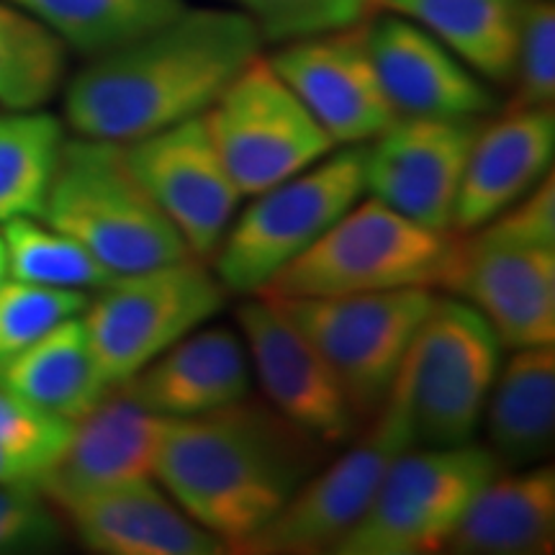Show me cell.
<instances>
[{
  "label": "cell",
  "mask_w": 555,
  "mask_h": 555,
  "mask_svg": "<svg viewBox=\"0 0 555 555\" xmlns=\"http://www.w3.org/2000/svg\"><path fill=\"white\" fill-rule=\"evenodd\" d=\"M247 11L189 9L142 37L95 54L69 80L65 119L78 137L134 142L206 114L260 54Z\"/></svg>",
  "instance_id": "cell-1"
},
{
  "label": "cell",
  "mask_w": 555,
  "mask_h": 555,
  "mask_svg": "<svg viewBox=\"0 0 555 555\" xmlns=\"http://www.w3.org/2000/svg\"><path fill=\"white\" fill-rule=\"evenodd\" d=\"M327 446L249 397L196 416H165L155 481L229 553L258 535Z\"/></svg>",
  "instance_id": "cell-2"
},
{
  "label": "cell",
  "mask_w": 555,
  "mask_h": 555,
  "mask_svg": "<svg viewBox=\"0 0 555 555\" xmlns=\"http://www.w3.org/2000/svg\"><path fill=\"white\" fill-rule=\"evenodd\" d=\"M39 219L80 242L114 275L191 258L178 229L131 172L121 142L65 139Z\"/></svg>",
  "instance_id": "cell-3"
},
{
  "label": "cell",
  "mask_w": 555,
  "mask_h": 555,
  "mask_svg": "<svg viewBox=\"0 0 555 555\" xmlns=\"http://www.w3.org/2000/svg\"><path fill=\"white\" fill-rule=\"evenodd\" d=\"M457 234L422 227L376 198L352 204L260 296L327 298L397 288H448Z\"/></svg>",
  "instance_id": "cell-4"
},
{
  "label": "cell",
  "mask_w": 555,
  "mask_h": 555,
  "mask_svg": "<svg viewBox=\"0 0 555 555\" xmlns=\"http://www.w3.org/2000/svg\"><path fill=\"white\" fill-rule=\"evenodd\" d=\"M502 350L494 327L468 301L435 296L391 388L412 448L474 442Z\"/></svg>",
  "instance_id": "cell-5"
},
{
  "label": "cell",
  "mask_w": 555,
  "mask_h": 555,
  "mask_svg": "<svg viewBox=\"0 0 555 555\" xmlns=\"http://www.w3.org/2000/svg\"><path fill=\"white\" fill-rule=\"evenodd\" d=\"M363 193V150H332L311 168L253 196L211 255L214 273L229 294H260Z\"/></svg>",
  "instance_id": "cell-6"
},
{
  "label": "cell",
  "mask_w": 555,
  "mask_h": 555,
  "mask_svg": "<svg viewBox=\"0 0 555 555\" xmlns=\"http://www.w3.org/2000/svg\"><path fill=\"white\" fill-rule=\"evenodd\" d=\"M227 294L214 268L196 255L116 275L80 314L101 373L111 386L124 384L217 317Z\"/></svg>",
  "instance_id": "cell-7"
},
{
  "label": "cell",
  "mask_w": 555,
  "mask_h": 555,
  "mask_svg": "<svg viewBox=\"0 0 555 555\" xmlns=\"http://www.w3.org/2000/svg\"><path fill=\"white\" fill-rule=\"evenodd\" d=\"M437 291L397 288L327 298H273L317 347L360 422L384 406Z\"/></svg>",
  "instance_id": "cell-8"
},
{
  "label": "cell",
  "mask_w": 555,
  "mask_h": 555,
  "mask_svg": "<svg viewBox=\"0 0 555 555\" xmlns=\"http://www.w3.org/2000/svg\"><path fill=\"white\" fill-rule=\"evenodd\" d=\"M204 116L242 196H258L335 150L322 124L260 54Z\"/></svg>",
  "instance_id": "cell-9"
},
{
  "label": "cell",
  "mask_w": 555,
  "mask_h": 555,
  "mask_svg": "<svg viewBox=\"0 0 555 555\" xmlns=\"http://www.w3.org/2000/svg\"><path fill=\"white\" fill-rule=\"evenodd\" d=\"M412 448L399 401L388 393L371 425L337 461L322 463L258 535L240 553L317 555L332 553L376 499L391 463Z\"/></svg>",
  "instance_id": "cell-10"
},
{
  "label": "cell",
  "mask_w": 555,
  "mask_h": 555,
  "mask_svg": "<svg viewBox=\"0 0 555 555\" xmlns=\"http://www.w3.org/2000/svg\"><path fill=\"white\" fill-rule=\"evenodd\" d=\"M124 157L191 255L211 258L234 221L242 193L214 144L206 116L127 142Z\"/></svg>",
  "instance_id": "cell-11"
},
{
  "label": "cell",
  "mask_w": 555,
  "mask_h": 555,
  "mask_svg": "<svg viewBox=\"0 0 555 555\" xmlns=\"http://www.w3.org/2000/svg\"><path fill=\"white\" fill-rule=\"evenodd\" d=\"M478 119L397 116L363 147L365 193L416 224L450 232Z\"/></svg>",
  "instance_id": "cell-12"
},
{
  "label": "cell",
  "mask_w": 555,
  "mask_h": 555,
  "mask_svg": "<svg viewBox=\"0 0 555 555\" xmlns=\"http://www.w3.org/2000/svg\"><path fill=\"white\" fill-rule=\"evenodd\" d=\"M237 322L268 404L322 446L350 442L360 427L358 414L307 335L260 294L240 304Z\"/></svg>",
  "instance_id": "cell-13"
},
{
  "label": "cell",
  "mask_w": 555,
  "mask_h": 555,
  "mask_svg": "<svg viewBox=\"0 0 555 555\" xmlns=\"http://www.w3.org/2000/svg\"><path fill=\"white\" fill-rule=\"evenodd\" d=\"M335 147L371 142L397 119L365 44V21L347 29L286 41L268 57Z\"/></svg>",
  "instance_id": "cell-14"
},
{
  "label": "cell",
  "mask_w": 555,
  "mask_h": 555,
  "mask_svg": "<svg viewBox=\"0 0 555 555\" xmlns=\"http://www.w3.org/2000/svg\"><path fill=\"white\" fill-rule=\"evenodd\" d=\"M448 291L468 301L509 350L555 345V247L457 234Z\"/></svg>",
  "instance_id": "cell-15"
},
{
  "label": "cell",
  "mask_w": 555,
  "mask_h": 555,
  "mask_svg": "<svg viewBox=\"0 0 555 555\" xmlns=\"http://www.w3.org/2000/svg\"><path fill=\"white\" fill-rule=\"evenodd\" d=\"M163 422L165 416L147 412L114 386L88 414L73 422L65 448L37 486L62 512L86 496L152 481Z\"/></svg>",
  "instance_id": "cell-16"
},
{
  "label": "cell",
  "mask_w": 555,
  "mask_h": 555,
  "mask_svg": "<svg viewBox=\"0 0 555 555\" xmlns=\"http://www.w3.org/2000/svg\"><path fill=\"white\" fill-rule=\"evenodd\" d=\"M365 44L399 116L478 119L496 108L483 78L412 18L388 11L367 21Z\"/></svg>",
  "instance_id": "cell-17"
},
{
  "label": "cell",
  "mask_w": 555,
  "mask_h": 555,
  "mask_svg": "<svg viewBox=\"0 0 555 555\" xmlns=\"http://www.w3.org/2000/svg\"><path fill=\"white\" fill-rule=\"evenodd\" d=\"M555 155V114L551 108H504L502 116L481 121L470 142L450 232L470 234L506 206L522 198Z\"/></svg>",
  "instance_id": "cell-18"
},
{
  "label": "cell",
  "mask_w": 555,
  "mask_h": 555,
  "mask_svg": "<svg viewBox=\"0 0 555 555\" xmlns=\"http://www.w3.org/2000/svg\"><path fill=\"white\" fill-rule=\"evenodd\" d=\"M88 551L101 555H224L227 545L152 481L103 491L62 509Z\"/></svg>",
  "instance_id": "cell-19"
},
{
  "label": "cell",
  "mask_w": 555,
  "mask_h": 555,
  "mask_svg": "<svg viewBox=\"0 0 555 555\" xmlns=\"http://www.w3.org/2000/svg\"><path fill=\"white\" fill-rule=\"evenodd\" d=\"M157 416H196L249 397L253 376L242 337L196 330L116 386Z\"/></svg>",
  "instance_id": "cell-20"
},
{
  "label": "cell",
  "mask_w": 555,
  "mask_h": 555,
  "mask_svg": "<svg viewBox=\"0 0 555 555\" xmlns=\"http://www.w3.org/2000/svg\"><path fill=\"white\" fill-rule=\"evenodd\" d=\"M555 545V468H502L457 519L455 555H545Z\"/></svg>",
  "instance_id": "cell-21"
},
{
  "label": "cell",
  "mask_w": 555,
  "mask_h": 555,
  "mask_svg": "<svg viewBox=\"0 0 555 555\" xmlns=\"http://www.w3.org/2000/svg\"><path fill=\"white\" fill-rule=\"evenodd\" d=\"M486 448L502 468L543 463L555 437V345L519 347L491 386L483 409Z\"/></svg>",
  "instance_id": "cell-22"
},
{
  "label": "cell",
  "mask_w": 555,
  "mask_h": 555,
  "mask_svg": "<svg viewBox=\"0 0 555 555\" xmlns=\"http://www.w3.org/2000/svg\"><path fill=\"white\" fill-rule=\"evenodd\" d=\"M0 386L39 412L75 422L111 391L82 319L73 317L0 365Z\"/></svg>",
  "instance_id": "cell-23"
},
{
  "label": "cell",
  "mask_w": 555,
  "mask_h": 555,
  "mask_svg": "<svg viewBox=\"0 0 555 555\" xmlns=\"http://www.w3.org/2000/svg\"><path fill=\"white\" fill-rule=\"evenodd\" d=\"M527 0H376L442 41L478 78L509 86Z\"/></svg>",
  "instance_id": "cell-24"
},
{
  "label": "cell",
  "mask_w": 555,
  "mask_h": 555,
  "mask_svg": "<svg viewBox=\"0 0 555 555\" xmlns=\"http://www.w3.org/2000/svg\"><path fill=\"white\" fill-rule=\"evenodd\" d=\"M502 466L486 446L409 448L391 463L380 494L397 499L437 530L453 535L457 519Z\"/></svg>",
  "instance_id": "cell-25"
},
{
  "label": "cell",
  "mask_w": 555,
  "mask_h": 555,
  "mask_svg": "<svg viewBox=\"0 0 555 555\" xmlns=\"http://www.w3.org/2000/svg\"><path fill=\"white\" fill-rule=\"evenodd\" d=\"M50 26L67 47L103 54L168 24L185 0H9Z\"/></svg>",
  "instance_id": "cell-26"
},
{
  "label": "cell",
  "mask_w": 555,
  "mask_h": 555,
  "mask_svg": "<svg viewBox=\"0 0 555 555\" xmlns=\"http://www.w3.org/2000/svg\"><path fill=\"white\" fill-rule=\"evenodd\" d=\"M65 129L41 111L0 116V224L44 211Z\"/></svg>",
  "instance_id": "cell-27"
},
{
  "label": "cell",
  "mask_w": 555,
  "mask_h": 555,
  "mask_svg": "<svg viewBox=\"0 0 555 555\" xmlns=\"http://www.w3.org/2000/svg\"><path fill=\"white\" fill-rule=\"evenodd\" d=\"M65 73V41L31 13L0 0V106L41 108L54 99Z\"/></svg>",
  "instance_id": "cell-28"
},
{
  "label": "cell",
  "mask_w": 555,
  "mask_h": 555,
  "mask_svg": "<svg viewBox=\"0 0 555 555\" xmlns=\"http://www.w3.org/2000/svg\"><path fill=\"white\" fill-rule=\"evenodd\" d=\"M0 234L9 253V275L13 281L47 288L99 291L116 278L80 242L50 224H39L34 217L3 221Z\"/></svg>",
  "instance_id": "cell-29"
},
{
  "label": "cell",
  "mask_w": 555,
  "mask_h": 555,
  "mask_svg": "<svg viewBox=\"0 0 555 555\" xmlns=\"http://www.w3.org/2000/svg\"><path fill=\"white\" fill-rule=\"evenodd\" d=\"M86 307V291L5 281L0 286V365L44 337L65 319L80 317Z\"/></svg>",
  "instance_id": "cell-30"
},
{
  "label": "cell",
  "mask_w": 555,
  "mask_h": 555,
  "mask_svg": "<svg viewBox=\"0 0 555 555\" xmlns=\"http://www.w3.org/2000/svg\"><path fill=\"white\" fill-rule=\"evenodd\" d=\"M262 41L286 44L363 24L376 0H240Z\"/></svg>",
  "instance_id": "cell-31"
},
{
  "label": "cell",
  "mask_w": 555,
  "mask_h": 555,
  "mask_svg": "<svg viewBox=\"0 0 555 555\" xmlns=\"http://www.w3.org/2000/svg\"><path fill=\"white\" fill-rule=\"evenodd\" d=\"M509 108H551L555 99V5L527 0L519 24Z\"/></svg>",
  "instance_id": "cell-32"
},
{
  "label": "cell",
  "mask_w": 555,
  "mask_h": 555,
  "mask_svg": "<svg viewBox=\"0 0 555 555\" xmlns=\"http://www.w3.org/2000/svg\"><path fill=\"white\" fill-rule=\"evenodd\" d=\"M65 517L37 483L0 486V555L47 553L65 540Z\"/></svg>",
  "instance_id": "cell-33"
},
{
  "label": "cell",
  "mask_w": 555,
  "mask_h": 555,
  "mask_svg": "<svg viewBox=\"0 0 555 555\" xmlns=\"http://www.w3.org/2000/svg\"><path fill=\"white\" fill-rule=\"evenodd\" d=\"M69 429L73 422L39 412L37 406L26 404L9 388L0 386V448L50 466L65 448Z\"/></svg>",
  "instance_id": "cell-34"
},
{
  "label": "cell",
  "mask_w": 555,
  "mask_h": 555,
  "mask_svg": "<svg viewBox=\"0 0 555 555\" xmlns=\"http://www.w3.org/2000/svg\"><path fill=\"white\" fill-rule=\"evenodd\" d=\"M476 232L489 234V237L525 242V245L555 247V178L553 170L517 198L515 204L506 206L499 217L486 221Z\"/></svg>",
  "instance_id": "cell-35"
},
{
  "label": "cell",
  "mask_w": 555,
  "mask_h": 555,
  "mask_svg": "<svg viewBox=\"0 0 555 555\" xmlns=\"http://www.w3.org/2000/svg\"><path fill=\"white\" fill-rule=\"evenodd\" d=\"M44 470H47L44 463L34 461L29 455H18V453H11V450L0 448V486L24 483V481L37 483Z\"/></svg>",
  "instance_id": "cell-36"
},
{
  "label": "cell",
  "mask_w": 555,
  "mask_h": 555,
  "mask_svg": "<svg viewBox=\"0 0 555 555\" xmlns=\"http://www.w3.org/2000/svg\"><path fill=\"white\" fill-rule=\"evenodd\" d=\"M9 253H5V242H3V234H0V286H3L5 281H9Z\"/></svg>",
  "instance_id": "cell-37"
}]
</instances>
